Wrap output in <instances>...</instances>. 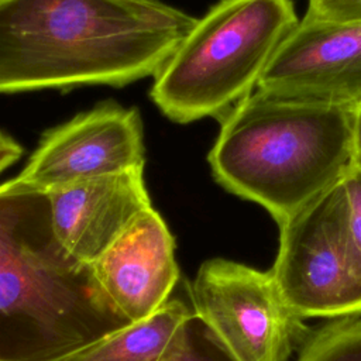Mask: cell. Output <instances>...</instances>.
<instances>
[{
	"label": "cell",
	"instance_id": "obj_1",
	"mask_svg": "<svg viewBox=\"0 0 361 361\" xmlns=\"http://www.w3.org/2000/svg\"><path fill=\"white\" fill-rule=\"evenodd\" d=\"M195 23L161 0H0V93L155 76Z\"/></svg>",
	"mask_w": 361,
	"mask_h": 361
},
{
	"label": "cell",
	"instance_id": "obj_2",
	"mask_svg": "<svg viewBox=\"0 0 361 361\" xmlns=\"http://www.w3.org/2000/svg\"><path fill=\"white\" fill-rule=\"evenodd\" d=\"M130 323L59 241L48 195L0 183V361H61Z\"/></svg>",
	"mask_w": 361,
	"mask_h": 361
},
{
	"label": "cell",
	"instance_id": "obj_3",
	"mask_svg": "<svg viewBox=\"0 0 361 361\" xmlns=\"http://www.w3.org/2000/svg\"><path fill=\"white\" fill-rule=\"evenodd\" d=\"M351 130L353 107L255 89L220 118L207 161L221 188L279 226L344 178Z\"/></svg>",
	"mask_w": 361,
	"mask_h": 361
},
{
	"label": "cell",
	"instance_id": "obj_4",
	"mask_svg": "<svg viewBox=\"0 0 361 361\" xmlns=\"http://www.w3.org/2000/svg\"><path fill=\"white\" fill-rule=\"evenodd\" d=\"M299 18L292 0H220L154 76L151 100L171 121L219 120L251 94Z\"/></svg>",
	"mask_w": 361,
	"mask_h": 361
},
{
	"label": "cell",
	"instance_id": "obj_5",
	"mask_svg": "<svg viewBox=\"0 0 361 361\" xmlns=\"http://www.w3.org/2000/svg\"><path fill=\"white\" fill-rule=\"evenodd\" d=\"M269 271L283 302L302 320L361 316V251L341 180L279 224Z\"/></svg>",
	"mask_w": 361,
	"mask_h": 361
},
{
	"label": "cell",
	"instance_id": "obj_6",
	"mask_svg": "<svg viewBox=\"0 0 361 361\" xmlns=\"http://www.w3.org/2000/svg\"><path fill=\"white\" fill-rule=\"evenodd\" d=\"M190 302L238 361H289L312 334L283 302L271 271L235 261L203 262Z\"/></svg>",
	"mask_w": 361,
	"mask_h": 361
},
{
	"label": "cell",
	"instance_id": "obj_7",
	"mask_svg": "<svg viewBox=\"0 0 361 361\" xmlns=\"http://www.w3.org/2000/svg\"><path fill=\"white\" fill-rule=\"evenodd\" d=\"M144 165V131L138 110L103 102L44 133L24 168L10 180L49 192Z\"/></svg>",
	"mask_w": 361,
	"mask_h": 361
},
{
	"label": "cell",
	"instance_id": "obj_8",
	"mask_svg": "<svg viewBox=\"0 0 361 361\" xmlns=\"http://www.w3.org/2000/svg\"><path fill=\"white\" fill-rule=\"evenodd\" d=\"M257 89L347 107L361 103V23L305 16L279 45Z\"/></svg>",
	"mask_w": 361,
	"mask_h": 361
},
{
	"label": "cell",
	"instance_id": "obj_9",
	"mask_svg": "<svg viewBox=\"0 0 361 361\" xmlns=\"http://www.w3.org/2000/svg\"><path fill=\"white\" fill-rule=\"evenodd\" d=\"M45 193L59 241L87 264L152 207L144 168L73 182Z\"/></svg>",
	"mask_w": 361,
	"mask_h": 361
},
{
	"label": "cell",
	"instance_id": "obj_10",
	"mask_svg": "<svg viewBox=\"0 0 361 361\" xmlns=\"http://www.w3.org/2000/svg\"><path fill=\"white\" fill-rule=\"evenodd\" d=\"M92 267L113 305L131 322L168 302L179 279L175 238L154 207L141 213Z\"/></svg>",
	"mask_w": 361,
	"mask_h": 361
},
{
	"label": "cell",
	"instance_id": "obj_11",
	"mask_svg": "<svg viewBox=\"0 0 361 361\" xmlns=\"http://www.w3.org/2000/svg\"><path fill=\"white\" fill-rule=\"evenodd\" d=\"M195 310L169 299L151 316L133 322L61 361H161L180 324Z\"/></svg>",
	"mask_w": 361,
	"mask_h": 361
},
{
	"label": "cell",
	"instance_id": "obj_12",
	"mask_svg": "<svg viewBox=\"0 0 361 361\" xmlns=\"http://www.w3.org/2000/svg\"><path fill=\"white\" fill-rule=\"evenodd\" d=\"M296 361H361V319H338L312 331Z\"/></svg>",
	"mask_w": 361,
	"mask_h": 361
},
{
	"label": "cell",
	"instance_id": "obj_13",
	"mask_svg": "<svg viewBox=\"0 0 361 361\" xmlns=\"http://www.w3.org/2000/svg\"><path fill=\"white\" fill-rule=\"evenodd\" d=\"M161 361H238L214 330L196 313L178 329Z\"/></svg>",
	"mask_w": 361,
	"mask_h": 361
},
{
	"label": "cell",
	"instance_id": "obj_14",
	"mask_svg": "<svg viewBox=\"0 0 361 361\" xmlns=\"http://www.w3.org/2000/svg\"><path fill=\"white\" fill-rule=\"evenodd\" d=\"M305 16L331 23H361V0H309Z\"/></svg>",
	"mask_w": 361,
	"mask_h": 361
},
{
	"label": "cell",
	"instance_id": "obj_15",
	"mask_svg": "<svg viewBox=\"0 0 361 361\" xmlns=\"http://www.w3.org/2000/svg\"><path fill=\"white\" fill-rule=\"evenodd\" d=\"M341 182L347 199L350 230L358 250L361 251V166L353 164Z\"/></svg>",
	"mask_w": 361,
	"mask_h": 361
},
{
	"label": "cell",
	"instance_id": "obj_16",
	"mask_svg": "<svg viewBox=\"0 0 361 361\" xmlns=\"http://www.w3.org/2000/svg\"><path fill=\"white\" fill-rule=\"evenodd\" d=\"M23 154V147L8 134L0 131V173L11 166Z\"/></svg>",
	"mask_w": 361,
	"mask_h": 361
},
{
	"label": "cell",
	"instance_id": "obj_17",
	"mask_svg": "<svg viewBox=\"0 0 361 361\" xmlns=\"http://www.w3.org/2000/svg\"><path fill=\"white\" fill-rule=\"evenodd\" d=\"M353 164L361 166V103L353 107Z\"/></svg>",
	"mask_w": 361,
	"mask_h": 361
}]
</instances>
